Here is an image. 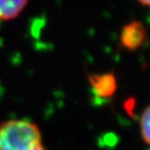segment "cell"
<instances>
[{"instance_id":"obj_1","label":"cell","mask_w":150,"mask_h":150,"mask_svg":"<svg viewBox=\"0 0 150 150\" xmlns=\"http://www.w3.org/2000/svg\"><path fill=\"white\" fill-rule=\"evenodd\" d=\"M0 150H46L38 126L27 120L0 124Z\"/></svg>"},{"instance_id":"obj_2","label":"cell","mask_w":150,"mask_h":150,"mask_svg":"<svg viewBox=\"0 0 150 150\" xmlns=\"http://www.w3.org/2000/svg\"><path fill=\"white\" fill-rule=\"evenodd\" d=\"M147 37V29L140 21H131L122 27L120 44L126 50L134 51L143 44Z\"/></svg>"},{"instance_id":"obj_3","label":"cell","mask_w":150,"mask_h":150,"mask_svg":"<svg viewBox=\"0 0 150 150\" xmlns=\"http://www.w3.org/2000/svg\"><path fill=\"white\" fill-rule=\"evenodd\" d=\"M89 80L94 94L99 98H110L117 90V79L112 72L89 75Z\"/></svg>"},{"instance_id":"obj_4","label":"cell","mask_w":150,"mask_h":150,"mask_svg":"<svg viewBox=\"0 0 150 150\" xmlns=\"http://www.w3.org/2000/svg\"><path fill=\"white\" fill-rule=\"evenodd\" d=\"M28 0H0V19L11 20L21 14Z\"/></svg>"},{"instance_id":"obj_5","label":"cell","mask_w":150,"mask_h":150,"mask_svg":"<svg viewBox=\"0 0 150 150\" xmlns=\"http://www.w3.org/2000/svg\"><path fill=\"white\" fill-rule=\"evenodd\" d=\"M141 134L144 142L150 146V105L144 110L140 119Z\"/></svg>"},{"instance_id":"obj_6","label":"cell","mask_w":150,"mask_h":150,"mask_svg":"<svg viewBox=\"0 0 150 150\" xmlns=\"http://www.w3.org/2000/svg\"><path fill=\"white\" fill-rule=\"evenodd\" d=\"M139 2L142 3L143 5H146V6H150V0H138Z\"/></svg>"}]
</instances>
